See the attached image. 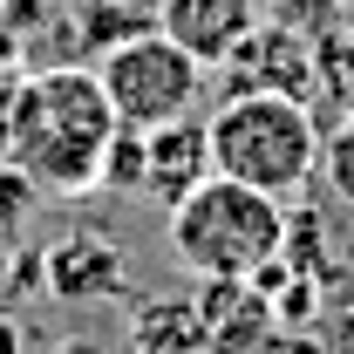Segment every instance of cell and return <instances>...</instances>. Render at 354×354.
<instances>
[{
	"label": "cell",
	"instance_id": "obj_10",
	"mask_svg": "<svg viewBox=\"0 0 354 354\" xmlns=\"http://www.w3.org/2000/svg\"><path fill=\"white\" fill-rule=\"evenodd\" d=\"M143 171H150V143H143V130H116L109 150H102L95 191H109V198H143Z\"/></svg>",
	"mask_w": 354,
	"mask_h": 354
},
{
	"label": "cell",
	"instance_id": "obj_5",
	"mask_svg": "<svg viewBox=\"0 0 354 354\" xmlns=\"http://www.w3.org/2000/svg\"><path fill=\"white\" fill-rule=\"evenodd\" d=\"M157 28L205 68H225L259 28V0H157Z\"/></svg>",
	"mask_w": 354,
	"mask_h": 354
},
{
	"label": "cell",
	"instance_id": "obj_4",
	"mask_svg": "<svg viewBox=\"0 0 354 354\" xmlns=\"http://www.w3.org/2000/svg\"><path fill=\"white\" fill-rule=\"evenodd\" d=\"M205 75L212 68L198 55H184L164 28L123 35V41L102 48V62H95V82H102V95H109V109H116L123 130H164L177 116H198Z\"/></svg>",
	"mask_w": 354,
	"mask_h": 354
},
{
	"label": "cell",
	"instance_id": "obj_13",
	"mask_svg": "<svg viewBox=\"0 0 354 354\" xmlns=\"http://www.w3.org/2000/svg\"><path fill=\"white\" fill-rule=\"evenodd\" d=\"M348 14H354V0H348Z\"/></svg>",
	"mask_w": 354,
	"mask_h": 354
},
{
	"label": "cell",
	"instance_id": "obj_1",
	"mask_svg": "<svg viewBox=\"0 0 354 354\" xmlns=\"http://www.w3.org/2000/svg\"><path fill=\"white\" fill-rule=\"evenodd\" d=\"M123 130L95 68H41L7 82V171L48 198H82L102 177V150Z\"/></svg>",
	"mask_w": 354,
	"mask_h": 354
},
{
	"label": "cell",
	"instance_id": "obj_12",
	"mask_svg": "<svg viewBox=\"0 0 354 354\" xmlns=\"http://www.w3.org/2000/svg\"><path fill=\"white\" fill-rule=\"evenodd\" d=\"M0 14H7V0H0Z\"/></svg>",
	"mask_w": 354,
	"mask_h": 354
},
{
	"label": "cell",
	"instance_id": "obj_9",
	"mask_svg": "<svg viewBox=\"0 0 354 354\" xmlns=\"http://www.w3.org/2000/svg\"><path fill=\"white\" fill-rule=\"evenodd\" d=\"M55 286H62L68 300H102V293H116V252H109L102 239H75V245L55 259Z\"/></svg>",
	"mask_w": 354,
	"mask_h": 354
},
{
	"label": "cell",
	"instance_id": "obj_3",
	"mask_svg": "<svg viewBox=\"0 0 354 354\" xmlns=\"http://www.w3.org/2000/svg\"><path fill=\"white\" fill-rule=\"evenodd\" d=\"M205 130H212V171L239 177L252 191L293 198L320 171V116L307 102H293V95L239 88L205 116Z\"/></svg>",
	"mask_w": 354,
	"mask_h": 354
},
{
	"label": "cell",
	"instance_id": "obj_11",
	"mask_svg": "<svg viewBox=\"0 0 354 354\" xmlns=\"http://www.w3.org/2000/svg\"><path fill=\"white\" fill-rule=\"evenodd\" d=\"M320 184H327V198H341L354 205V116H334L327 130H320Z\"/></svg>",
	"mask_w": 354,
	"mask_h": 354
},
{
	"label": "cell",
	"instance_id": "obj_2",
	"mask_svg": "<svg viewBox=\"0 0 354 354\" xmlns=\"http://www.w3.org/2000/svg\"><path fill=\"white\" fill-rule=\"evenodd\" d=\"M164 232H171V252L184 272H198L212 286H245L286 245V198L212 171L191 198H177L164 212Z\"/></svg>",
	"mask_w": 354,
	"mask_h": 354
},
{
	"label": "cell",
	"instance_id": "obj_7",
	"mask_svg": "<svg viewBox=\"0 0 354 354\" xmlns=\"http://www.w3.org/2000/svg\"><path fill=\"white\" fill-rule=\"evenodd\" d=\"M143 143H150L143 198H157L164 212L212 177V130H205V116H177V123H164V130H143Z\"/></svg>",
	"mask_w": 354,
	"mask_h": 354
},
{
	"label": "cell",
	"instance_id": "obj_6",
	"mask_svg": "<svg viewBox=\"0 0 354 354\" xmlns=\"http://www.w3.org/2000/svg\"><path fill=\"white\" fill-rule=\"evenodd\" d=\"M232 95L239 88H259V95H293V102H307L313 109V41L307 35H293V28H252V41L239 48L232 62Z\"/></svg>",
	"mask_w": 354,
	"mask_h": 354
},
{
	"label": "cell",
	"instance_id": "obj_8",
	"mask_svg": "<svg viewBox=\"0 0 354 354\" xmlns=\"http://www.w3.org/2000/svg\"><path fill=\"white\" fill-rule=\"evenodd\" d=\"M313 102L334 116H354V14L313 41Z\"/></svg>",
	"mask_w": 354,
	"mask_h": 354
}]
</instances>
